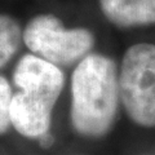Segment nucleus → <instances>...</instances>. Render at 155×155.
I'll return each mask as SVG.
<instances>
[{
	"label": "nucleus",
	"instance_id": "f257e3e1",
	"mask_svg": "<svg viewBox=\"0 0 155 155\" xmlns=\"http://www.w3.org/2000/svg\"><path fill=\"white\" fill-rule=\"evenodd\" d=\"M71 122L83 136L100 137L114 123L119 100L115 62L101 54H89L79 62L71 78Z\"/></svg>",
	"mask_w": 155,
	"mask_h": 155
},
{
	"label": "nucleus",
	"instance_id": "f03ea898",
	"mask_svg": "<svg viewBox=\"0 0 155 155\" xmlns=\"http://www.w3.org/2000/svg\"><path fill=\"white\" fill-rule=\"evenodd\" d=\"M119 94L127 114L141 127H155V45L138 43L125 52Z\"/></svg>",
	"mask_w": 155,
	"mask_h": 155
},
{
	"label": "nucleus",
	"instance_id": "7ed1b4c3",
	"mask_svg": "<svg viewBox=\"0 0 155 155\" xmlns=\"http://www.w3.org/2000/svg\"><path fill=\"white\" fill-rule=\"evenodd\" d=\"M23 41L41 58L67 66L87 57L94 45V36L87 28H65L52 14H40L27 23Z\"/></svg>",
	"mask_w": 155,
	"mask_h": 155
},
{
	"label": "nucleus",
	"instance_id": "20e7f679",
	"mask_svg": "<svg viewBox=\"0 0 155 155\" xmlns=\"http://www.w3.org/2000/svg\"><path fill=\"white\" fill-rule=\"evenodd\" d=\"M13 80L21 91L36 93L53 102L60 97L65 83L57 65L34 54H26L18 61Z\"/></svg>",
	"mask_w": 155,
	"mask_h": 155
},
{
	"label": "nucleus",
	"instance_id": "39448f33",
	"mask_svg": "<svg viewBox=\"0 0 155 155\" xmlns=\"http://www.w3.org/2000/svg\"><path fill=\"white\" fill-rule=\"evenodd\" d=\"M53 106L54 102L45 97L19 91L12 97L11 123L19 134L41 138L49 133Z\"/></svg>",
	"mask_w": 155,
	"mask_h": 155
},
{
	"label": "nucleus",
	"instance_id": "423d86ee",
	"mask_svg": "<svg viewBox=\"0 0 155 155\" xmlns=\"http://www.w3.org/2000/svg\"><path fill=\"white\" fill-rule=\"evenodd\" d=\"M101 11L119 27L155 25V0H100Z\"/></svg>",
	"mask_w": 155,
	"mask_h": 155
},
{
	"label": "nucleus",
	"instance_id": "0eeeda50",
	"mask_svg": "<svg viewBox=\"0 0 155 155\" xmlns=\"http://www.w3.org/2000/svg\"><path fill=\"white\" fill-rule=\"evenodd\" d=\"M23 34L17 21L0 14V67H3L18 51Z\"/></svg>",
	"mask_w": 155,
	"mask_h": 155
},
{
	"label": "nucleus",
	"instance_id": "6e6552de",
	"mask_svg": "<svg viewBox=\"0 0 155 155\" xmlns=\"http://www.w3.org/2000/svg\"><path fill=\"white\" fill-rule=\"evenodd\" d=\"M12 89L8 80L0 75V134L11 127V102Z\"/></svg>",
	"mask_w": 155,
	"mask_h": 155
},
{
	"label": "nucleus",
	"instance_id": "1a4fd4ad",
	"mask_svg": "<svg viewBox=\"0 0 155 155\" xmlns=\"http://www.w3.org/2000/svg\"><path fill=\"white\" fill-rule=\"evenodd\" d=\"M39 140H40V145L43 147H49L53 143V137L49 133H47L45 136H43V137L39 138Z\"/></svg>",
	"mask_w": 155,
	"mask_h": 155
}]
</instances>
